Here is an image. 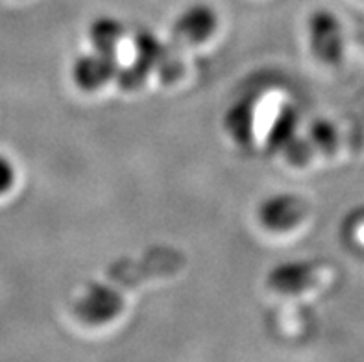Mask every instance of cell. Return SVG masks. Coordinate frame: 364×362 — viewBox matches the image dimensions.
I'll use <instances>...</instances> for the list:
<instances>
[{"instance_id": "5", "label": "cell", "mask_w": 364, "mask_h": 362, "mask_svg": "<svg viewBox=\"0 0 364 362\" xmlns=\"http://www.w3.org/2000/svg\"><path fill=\"white\" fill-rule=\"evenodd\" d=\"M124 37V26L119 18L100 15L89 26V39L95 50L117 52V46Z\"/></svg>"}, {"instance_id": "11", "label": "cell", "mask_w": 364, "mask_h": 362, "mask_svg": "<svg viewBox=\"0 0 364 362\" xmlns=\"http://www.w3.org/2000/svg\"><path fill=\"white\" fill-rule=\"evenodd\" d=\"M15 183V169L6 157L0 156V194L8 193Z\"/></svg>"}, {"instance_id": "10", "label": "cell", "mask_w": 364, "mask_h": 362, "mask_svg": "<svg viewBox=\"0 0 364 362\" xmlns=\"http://www.w3.org/2000/svg\"><path fill=\"white\" fill-rule=\"evenodd\" d=\"M287 161H291L292 165H305L313 156V144L309 139H301L296 135L285 148H283Z\"/></svg>"}, {"instance_id": "8", "label": "cell", "mask_w": 364, "mask_h": 362, "mask_svg": "<svg viewBox=\"0 0 364 362\" xmlns=\"http://www.w3.org/2000/svg\"><path fill=\"white\" fill-rule=\"evenodd\" d=\"M152 65L135 55V60L132 63L126 65V67H119L115 80L120 83V87L134 91V89H139L146 82L148 74L152 73Z\"/></svg>"}, {"instance_id": "3", "label": "cell", "mask_w": 364, "mask_h": 362, "mask_svg": "<svg viewBox=\"0 0 364 362\" xmlns=\"http://www.w3.org/2000/svg\"><path fill=\"white\" fill-rule=\"evenodd\" d=\"M307 215L304 198L291 193L268 196L257 209L259 222L270 231H291Z\"/></svg>"}, {"instance_id": "4", "label": "cell", "mask_w": 364, "mask_h": 362, "mask_svg": "<svg viewBox=\"0 0 364 362\" xmlns=\"http://www.w3.org/2000/svg\"><path fill=\"white\" fill-rule=\"evenodd\" d=\"M119 67L117 52L92 50L76 58L73 65V80L83 91H97L115 80Z\"/></svg>"}, {"instance_id": "9", "label": "cell", "mask_w": 364, "mask_h": 362, "mask_svg": "<svg viewBox=\"0 0 364 362\" xmlns=\"http://www.w3.org/2000/svg\"><path fill=\"white\" fill-rule=\"evenodd\" d=\"M307 139L311 141L313 148H318L322 151H331L337 144V132L326 120H314L311 124L309 137Z\"/></svg>"}, {"instance_id": "1", "label": "cell", "mask_w": 364, "mask_h": 362, "mask_svg": "<svg viewBox=\"0 0 364 362\" xmlns=\"http://www.w3.org/2000/svg\"><path fill=\"white\" fill-rule=\"evenodd\" d=\"M309 46L311 52L326 65H335L344 54V32L342 24L329 9H316L311 14L309 23Z\"/></svg>"}, {"instance_id": "7", "label": "cell", "mask_w": 364, "mask_h": 362, "mask_svg": "<svg viewBox=\"0 0 364 362\" xmlns=\"http://www.w3.org/2000/svg\"><path fill=\"white\" fill-rule=\"evenodd\" d=\"M226 128L237 142H250L254 132V110L250 104H237L231 107L226 119Z\"/></svg>"}, {"instance_id": "2", "label": "cell", "mask_w": 364, "mask_h": 362, "mask_svg": "<svg viewBox=\"0 0 364 362\" xmlns=\"http://www.w3.org/2000/svg\"><path fill=\"white\" fill-rule=\"evenodd\" d=\"M218 26L217 11L209 4H191L176 17L172 24V43L198 45L208 41Z\"/></svg>"}, {"instance_id": "6", "label": "cell", "mask_w": 364, "mask_h": 362, "mask_svg": "<svg viewBox=\"0 0 364 362\" xmlns=\"http://www.w3.org/2000/svg\"><path fill=\"white\" fill-rule=\"evenodd\" d=\"M298 113L292 107H285L282 113L276 117L272 124V129L268 133V144L274 150H283V148L298 135Z\"/></svg>"}]
</instances>
